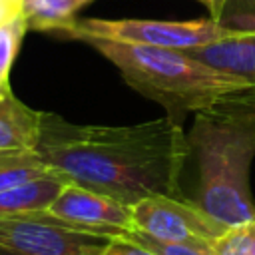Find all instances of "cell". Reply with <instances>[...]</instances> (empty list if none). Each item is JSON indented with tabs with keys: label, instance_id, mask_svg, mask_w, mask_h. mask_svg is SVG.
Instances as JSON below:
<instances>
[{
	"label": "cell",
	"instance_id": "obj_1",
	"mask_svg": "<svg viewBox=\"0 0 255 255\" xmlns=\"http://www.w3.org/2000/svg\"><path fill=\"white\" fill-rule=\"evenodd\" d=\"M36 151L72 183L131 207L151 195L177 197L191 145L171 116L135 126H80L42 112Z\"/></svg>",
	"mask_w": 255,
	"mask_h": 255
},
{
	"label": "cell",
	"instance_id": "obj_2",
	"mask_svg": "<svg viewBox=\"0 0 255 255\" xmlns=\"http://www.w3.org/2000/svg\"><path fill=\"white\" fill-rule=\"evenodd\" d=\"M84 42L108 58L133 90L161 104L175 120L185 112L221 110L237 100L243 90L255 86L209 68L183 50L122 44L100 38H88Z\"/></svg>",
	"mask_w": 255,
	"mask_h": 255
},
{
	"label": "cell",
	"instance_id": "obj_3",
	"mask_svg": "<svg viewBox=\"0 0 255 255\" xmlns=\"http://www.w3.org/2000/svg\"><path fill=\"white\" fill-rule=\"evenodd\" d=\"M197 155V205L225 227L255 219L249 169L255 157V116L235 112H197L189 131Z\"/></svg>",
	"mask_w": 255,
	"mask_h": 255
},
{
	"label": "cell",
	"instance_id": "obj_4",
	"mask_svg": "<svg viewBox=\"0 0 255 255\" xmlns=\"http://www.w3.org/2000/svg\"><path fill=\"white\" fill-rule=\"evenodd\" d=\"M239 28H229L213 18L189 20V22H167V20H104V18H82L74 20L60 36L88 40L100 38L122 44H139L171 50H189L219 42L237 34Z\"/></svg>",
	"mask_w": 255,
	"mask_h": 255
},
{
	"label": "cell",
	"instance_id": "obj_5",
	"mask_svg": "<svg viewBox=\"0 0 255 255\" xmlns=\"http://www.w3.org/2000/svg\"><path fill=\"white\" fill-rule=\"evenodd\" d=\"M112 239L80 229L46 209L0 217V249L16 255H104Z\"/></svg>",
	"mask_w": 255,
	"mask_h": 255
},
{
	"label": "cell",
	"instance_id": "obj_6",
	"mask_svg": "<svg viewBox=\"0 0 255 255\" xmlns=\"http://www.w3.org/2000/svg\"><path fill=\"white\" fill-rule=\"evenodd\" d=\"M133 229L159 241L215 243L229 227L213 219L197 203L171 195H151L131 205Z\"/></svg>",
	"mask_w": 255,
	"mask_h": 255
},
{
	"label": "cell",
	"instance_id": "obj_7",
	"mask_svg": "<svg viewBox=\"0 0 255 255\" xmlns=\"http://www.w3.org/2000/svg\"><path fill=\"white\" fill-rule=\"evenodd\" d=\"M46 211L58 219L94 233L118 237L133 231V215L129 205L72 181L60 191V195Z\"/></svg>",
	"mask_w": 255,
	"mask_h": 255
},
{
	"label": "cell",
	"instance_id": "obj_8",
	"mask_svg": "<svg viewBox=\"0 0 255 255\" xmlns=\"http://www.w3.org/2000/svg\"><path fill=\"white\" fill-rule=\"evenodd\" d=\"M187 56L215 68L223 74L237 76L255 84V28L239 30L237 34L211 42L207 46L183 50Z\"/></svg>",
	"mask_w": 255,
	"mask_h": 255
},
{
	"label": "cell",
	"instance_id": "obj_9",
	"mask_svg": "<svg viewBox=\"0 0 255 255\" xmlns=\"http://www.w3.org/2000/svg\"><path fill=\"white\" fill-rule=\"evenodd\" d=\"M42 112L20 102L12 90L0 98V151L36 149Z\"/></svg>",
	"mask_w": 255,
	"mask_h": 255
},
{
	"label": "cell",
	"instance_id": "obj_10",
	"mask_svg": "<svg viewBox=\"0 0 255 255\" xmlns=\"http://www.w3.org/2000/svg\"><path fill=\"white\" fill-rule=\"evenodd\" d=\"M68 183L70 179L54 169L48 175L0 191V217L24 215V213L48 209Z\"/></svg>",
	"mask_w": 255,
	"mask_h": 255
},
{
	"label": "cell",
	"instance_id": "obj_11",
	"mask_svg": "<svg viewBox=\"0 0 255 255\" xmlns=\"http://www.w3.org/2000/svg\"><path fill=\"white\" fill-rule=\"evenodd\" d=\"M90 2L92 0H34L24 6V16L28 20V28L60 34Z\"/></svg>",
	"mask_w": 255,
	"mask_h": 255
},
{
	"label": "cell",
	"instance_id": "obj_12",
	"mask_svg": "<svg viewBox=\"0 0 255 255\" xmlns=\"http://www.w3.org/2000/svg\"><path fill=\"white\" fill-rule=\"evenodd\" d=\"M54 169L40 157L36 149L0 151V191L48 175Z\"/></svg>",
	"mask_w": 255,
	"mask_h": 255
},
{
	"label": "cell",
	"instance_id": "obj_13",
	"mask_svg": "<svg viewBox=\"0 0 255 255\" xmlns=\"http://www.w3.org/2000/svg\"><path fill=\"white\" fill-rule=\"evenodd\" d=\"M124 237L143 245L145 249L153 251L155 255H215V247L209 241H183V243H173V241H159L155 237H149L141 231H128Z\"/></svg>",
	"mask_w": 255,
	"mask_h": 255
},
{
	"label": "cell",
	"instance_id": "obj_14",
	"mask_svg": "<svg viewBox=\"0 0 255 255\" xmlns=\"http://www.w3.org/2000/svg\"><path fill=\"white\" fill-rule=\"evenodd\" d=\"M28 30V20L24 12L16 16L14 20L0 26V80L8 82V74L12 68V62L18 54L20 42Z\"/></svg>",
	"mask_w": 255,
	"mask_h": 255
},
{
	"label": "cell",
	"instance_id": "obj_15",
	"mask_svg": "<svg viewBox=\"0 0 255 255\" xmlns=\"http://www.w3.org/2000/svg\"><path fill=\"white\" fill-rule=\"evenodd\" d=\"M213 247L215 255H255V219L229 227Z\"/></svg>",
	"mask_w": 255,
	"mask_h": 255
},
{
	"label": "cell",
	"instance_id": "obj_16",
	"mask_svg": "<svg viewBox=\"0 0 255 255\" xmlns=\"http://www.w3.org/2000/svg\"><path fill=\"white\" fill-rule=\"evenodd\" d=\"M104 255H155V253L149 251V249H145L143 245H139V243L124 237V235H118V237H114L108 243Z\"/></svg>",
	"mask_w": 255,
	"mask_h": 255
},
{
	"label": "cell",
	"instance_id": "obj_17",
	"mask_svg": "<svg viewBox=\"0 0 255 255\" xmlns=\"http://www.w3.org/2000/svg\"><path fill=\"white\" fill-rule=\"evenodd\" d=\"M24 12V0H0V26Z\"/></svg>",
	"mask_w": 255,
	"mask_h": 255
},
{
	"label": "cell",
	"instance_id": "obj_18",
	"mask_svg": "<svg viewBox=\"0 0 255 255\" xmlns=\"http://www.w3.org/2000/svg\"><path fill=\"white\" fill-rule=\"evenodd\" d=\"M197 2H201L209 10V14H211L213 20L221 22L225 18V8H227L229 0H197Z\"/></svg>",
	"mask_w": 255,
	"mask_h": 255
},
{
	"label": "cell",
	"instance_id": "obj_19",
	"mask_svg": "<svg viewBox=\"0 0 255 255\" xmlns=\"http://www.w3.org/2000/svg\"><path fill=\"white\" fill-rule=\"evenodd\" d=\"M6 92H10V84L4 82V80H0V98H2Z\"/></svg>",
	"mask_w": 255,
	"mask_h": 255
},
{
	"label": "cell",
	"instance_id": "obj_20",
	"mask_svg": "<svg viewBox=\"0 0 255 255\" xmlns=\"http://www.w3.org/2000/svg\"><path fill=\"white\" fill-rule=\"evenodd\" d=\"M0 255H16V253H10V251H4V249H0Z\"/></svg>",
	"mask_w": 255,
	"mask_h": 255
},
{
	"label": "cell",
	"instance_id": "obj_21",
	"mask_svg": "<svg viewBox=\"0 0 255 255\" xmlns=\"http://www.w3.org/2000/svg\"><path fill=\"white\" fill-rule=\"evenodd\" d=\"M30 2H34V0H24V6H26V4H30Z\"/></svg>",
	"mask_w": 255,
	"mask_h": 255
}]
</instances>
